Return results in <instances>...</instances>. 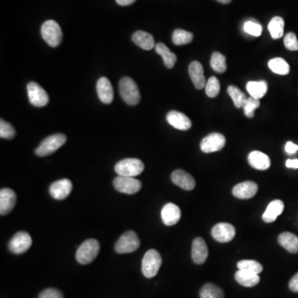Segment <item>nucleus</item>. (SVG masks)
Here are the masks:
<instances>
[{
    "instance_id": "nucleus-1",
    "label": "nucleus",
    "mask_w": 298,
    "mask_h": 298,
    "mask_svg": "<svg viewBox=\"0 0 298 298\" xmlns=\"http://www.w3.org/2000/svg\"><path fill=\"white\" fill-rule=\"evenodd\" d=\"M120 93L125 103L136 106L140 103L141 96L138 84L130 77H124L120 82Z\"/></svg>"
},
{
    "instance_id": "nucleus-2",
    "label": "nucleus",
    "mask_w": 298,
    "mask_h": 298,
    "mask_svg": "<svg viewBox=\"0 0 298 298\" xmlns=\"http://www.w3.org/2000/svg\"><path fill=\"white\" fill-rule=\"evenodd\" d=\"M100 250L99 241L94 238H90L82 244L77 250L76 260L80 264H88L97 257Z\"/></svg>"
},
{
    "instance_id": "nucleus-3",
    "label": "nucleus",
    "mask_w": 298,
    "mask_h": 298,
    "mask_svg": "<svg viewBox=\"0 0 298 298\" xmlns=\"http://www.w3.org/2000/svg\"><path fill=\"white\" fill-rule=\"evenodd\" d=\"M41 34L44 41L52 48H56L62 41V31L60 25L54 20H48L41 28Z\"/></svg>"
},
{
    "instance_id": "nucleus-4",
    "label": "nucleus",
    "mask_w": 298,
    "mask_h": 298,
    "mask_svg": "<svg viewBox=\"0 0 298 298\" xmlns=\"http://www.w3.org/2000/svg\"><path fill=\"white\" fill-rule=\"evenodd\" d=\"M114 170L118 176L135 178L144 172V164L140 159L126 158L116 164Z\"/></svg>"
},
{
    "instance_id": "nucleus-5",
    "label": "nucleus",
    "mask_w": 298,
    "mask_h": 298,
    "mask_svg": "<svg viewBox=\"0 0 298 298\" xmlns=\"http://www.w3.org/2000/svg\"><path fill=\"white\" fill-rule=\"evenodd\" d=\"M66 142V136L63 134L50 135L42 140L38 148L35 150V154L39 156H48L65 144Z\"/></svg>"
},
{
    "instance_id": "nucleus-6",
    "label": "nucleus",
    "mask_w": 298,
    "mask_h": 298,
    "mask_svg": "<svg viewBox=\"0 0 298 298\" xmlns=\"http://www.w3.org/2000/svg\"><path fill=\"white\" fill-rule=\"evenodd\" d=\"M162 262L161 255L156 250H148L142 260V274L148 278L156 276L161 268Z\"/></svg>"
},
{
    "instance_id": "nucleus-7",
    "label": "nucleus",
    "mask_w": 298,
    "mask_h": 298,
    "mask_svg": "<svg viewBox=\"0 0 298 298\" xmlns=\"http://www.w3.org/2000/svg\"><path fill=\"white\" fill-rule=\"evenodd\" d=\"M140 240L134 231H127L120 236L114 248L118 254H130L140 248Z\"/></svg>"
},
{
    "instance_id": "nucleus-8",
    "label": "nucleus",
    "mask_w": 298,
    "mask_h": 298,
    "mask_svg": "<svg viewBox=\"0 0 298 298\" xmlns=\"http://www.w3.org/2000/svg\"><path fill=\"white\" fill-rule=\"evenodd\" d=\"M114 186L120 192L132 195L140 192L142 183L134 178L118 176L114 180Z\"/></svg>"
},
{
    "instance_id": "nucleus-9",
    "label": "nucleus",
    "mask_w": 298,
    "mask_h": 298,
    "mask_svg": "<svg viewBox=\"0 0 298 298\" xmlns=\"http://www.w3.org/2000/svg\"><path fill=\"white\" fill-rule=\"evenodd\" d=\"M29 101L36 107H44L49 102V96L46 90L36 82H29L26 86Z\"/></svg>"
},
{
    "instance_id": "nucleus-10",
    "label": "nucleus",
    "mask_w": 298,
    "mask_h": 298,
    "mask_svg": "<svg viewBox=\"0 0 298 298\" xmlns=\"http://www.w3.org/2000/svg\"><path fill=\"white\" fill-rule=\"evenodd\" d=\"M31 236L26 231H20L15 234L8 244V248L15 254H21L31 248Z\"/></svg>"
},
{
    "instance_id": "nucleus-11",
    "label": "nucleus",
    "mask_w": 298,
    "mask_h": 298,
    "mask_svg": "<svg viewBox=\"0 0 298 298\" xmlns=\"http://www.w3.org/2000/svg\"><path fill=\"white\" fill-rule=\"evenodd\" d=\"M226 137L220 132H212L202 140L200 149L204 154L222 150L226 145Z\"/></svg>"
},
{
    "instance_id": "nucleus-12",
    "label": "nucleus",
    "mask_w": 298,
    "mask_h": 298,
    "mask_svg": "<svg viewBox=\"0 0 298 298\" xmlns=\"http://www.w3.org/2000/svg\"><path fill=\"white\" fill-rule=\"evenodd\" d=\"M236 230L232 224L219 223L212 228V236L220 243H228L236 236Z\"/></svg>"
},
{
    "instance_id": "nucleus-13",
    "label": "nucleus",
    "mask_w": 298,
    "mask_h": 298,
    "mask_svg": "<svg viewBox=\"0 0 298 298\" xmlns=\"http://www.w3.org/2000/svg\"><path fill=\"white\" fill-rule=\"evenodd\" d=\"M50 194L54 199L64 200L70 195L72 190V183L69 179H60L50 185Z\"/></svg>"
},
{
    "instance_id": "nucleus-14",
    "label": "nucleus",
    "mask_w": 298,
    "mask_h": 298,
    "mask_svg": "<svg viewBox=\"0 0 298 298\" xmlns=\"http://www.w3.org/2000/svg\"><path fill=\"white\" fill-rule=\"evenodd\" d=\"M17 202V196L10 188L0 190V214L5 216L12 212Z\"/></svg>"
},
{
    "instance_id": "nucleus-15",
    "label": "nucleus",
    "mask_w": 298,
    "mask_h": 298,
    "mask_svg": "<svg viewBox=\"0 0 298 298\" xmlns=\"http://www.w3.org/2000/svg\"><path fill=\"white\" fill-rule=\"evenodd\" d=\"M171 179L175 185L186 190H192L195 188L196 180L192 176L186 172L178 169L172 174Z\"/></svg>"
},
{
    "instance_id": "nucleus-16",
    "label": "nucleus",
    "mask_w": 298,
    "mask_h": 298,
    "mask_svg": "<svg viewBox=\"0 0 298 298\" xmlns=\"http://www.w3.org/2000/svg\"><path fill=\"white\" fill-rule=\"evenodd\" d=\"M208 254L209 251L206 241L200 237L196 238L193 240L192 248V257L194 262L196 264H204L208 257Z\"/></svg>"
},
{
    "instance_id": "nucleus-17",
    "label": "nucleus",
    "mask_w": 298,
    "mask_h": 298,
    "mask_svg": "<svg viewBox=\"0 0 298 298\" xmlns=\"http://www.w3.org/2000/svg\"><path fill=\"white\" fill-rule=\"evenodd\" d=\"M166 121L168 122L169 124L172 125L176 130L186 131V130H190L192 128V121L190 118L184 114L178 111H170L166 114Z\"/></svg>"
},
{
    "instance_id": "nucleus-18",
    "label": "nucleus",
    "mask_w": 298,
    "mask_h": 298,
    "mask_svg": "<svg viewBox=\"0 0 298 298\" xmlns=\"http://www.w3.org/2000/svg\"><path fill=\"white\" fill-rule=\"evenodd\" d=\"M180 210L174 203H168L162 209V220L168 226H174L180 219Z\"/></svg>"
},
{
    "instance_id": "nucleus-19",
    "label": "nucleus",
    "mask_w": 298,
    "mask_h": 298,
    "mask_svg": "<svg viewBox=\"0 0 298 298\" xmlns=\"http://www.w3.org/2000/svg\"><path fill=\"white\" fill-rule=\"evenodd\" d=\"M258 192V185L254 182H244L233 188V195L238 199H250L254 198Z\"/></svg>"
},
{
    "instance_id": "nucleus-20",
    "label": "nucleus",
    "mask_w": 298,
    "mask_h": 298,
    "mask_svg": "<svg viewBox=\"0 0 298 298\" xmlns=\"http://www.w3.org/2000/svg\"><path fill=\"white\" fill-rule=\"evenodd\" d=\"M97 94L101 102L110 104L114 99V89L110 82L106 77H101L97 82Z\"/></svg>"
},
{
    "instance_id": "nucleus-21",
    "label": "nucleus",
    "mask_w": 298,
    "mask_h": 298,
    "mask_svg": "<svg viewBox=\"0 0 298 298\" xmlns=\"http://www.w3.org/2000/svg\"><path fill=\"white\" fill-rule=\"evenodd\" d=\"M189 74L196 88L202 90L206 87V80L204 77V69L199 62H192L189 66Z\"/></svg>"
},
{
    "instance_id": "nucleus-22",
    "label": "nucleus",
    "mask_w": 298,
    "mask_h": 298,
    "mask_svg": "<svg viewBox=\"0 0 298 298\" xmlns=\"http://www.w3.org/2000/svg\"><path fill=\"white\" fill-rule=\"evenodd\" d=\"M248 164L254 168L264 171L270 168L271 166V161L270 156L264 154L262 152L252 151L248 154Z\"/></svg>"
},
{
    "instance_id": "nucleus-23",
    "label": "nucleus",
    "mask_w": 298,
    "mask_h": 298,
    "mask_svg": "<svg viewBox=\"0 0 298 298\" xmlns=\"http://www.w3.org/2000/svg\"><path fill=\"white\" fill-rule=\"evenodd\" d=\"M284 210V203L280 200H275L270 202L267 209L262 214V220L266 223L275 222L278 216L282 213Z\"/></svg>"
},
{
    "instance_id": "nucleus-24",
    "label": "nucleus",
    "mask_w": 298,
    "mask_h": 298,
    "mask_svg": "<svg viewBox=\"0 0 298 298\" xmlns=\"http://www.w3.org/2000/svg\"><path fill=\"white\" fill-rule=\"evenodd\" d=\"M132 40L137 46L144 50H152L155 48V41L152 35L144 31H137L132 34Z\"/></svg>"
},
{
    "instance_id": "nucleus-25",
    "label": "nucleus",
    "mask_w": 298,
    "mask_h": 298,
    "mask_svg": "<svg viewBox=\"0 0 298 298\" xmlns=\"http://www.w3.org/2000/svg\"><path fill=\"white\" fill-rule=\"evenodd\" d=\"M236 280L238 284L246 288H252L260 282V278L258 274L250 272L247 270H238L236 274Z\"/></svg>"
},
{
    "instance_id": "nucleus-26",
    "label": "nucleus",
    "mask_w": 298,
    "mask_h": 298,
    "mask_svg": "<svg viewBox=\"0 0 298 298\" xmlns=\"http://www.w3.org/2000/svg\"><path fill=\"white\" fill-rule=\"evenodd\" d=\"M279 244L292 254L298 252V237L290 232L280 234L278 238Z\"/></svg>"
},
{
    "instance_id": "nucleus-27",
    "label": "nucleus",
    "mask_w": 298,
    "mask_h": 298,
    "mask_svg": "<svg viewBox=\"0 0 298 298\" xmlns=\"http://www.w3.org/2000/svg\"><path fill=\"white\" fill-rule=\"evenodd\" d=\"M155 50L158 54L161 56L166 68H169V69L174 68L178 58H176V56L174 52H172L170 49L165 44L159 42L155 46Z\"/></svg>"
},
{
    "instance_id": "nucleus-28",
    "label": "nucleus",
    "mask_w": 298,
    "mask_h": 298,
    "mask_svg": "<svg viewBox=\"0 0 298 298\" xmlns=\"http://www.w3.org/2000/svg\"><path fill=\"white\" fill-rule=\"evenodd\" d=\"M246 89L250 96L255 99H262L268 90L267 82L265 80L260 82H250L247 83Z\"/></svg>"
},
{
    "instance_id": "nucleus-29",
    "label": "nucleus",
    "mask_w": 298,
    "mask_h": 298,
    "mask_svg": "<svg viewBox=\"0 0 298 298\" xmlns=\"http://www.w3.org/2000/svg\"><path fill=\"white\" fill-rule=\"evenodd\" d=\"M200 298H224V292L220 286L212 284H206L200 291Z\"/></svg>"
},
{
    "instance_id": "nucleus-30",
    "label": "nucleus",
    "mask_w": 298,
    "mask_h": 298,
    "mask_svg": "<svg viewBox=\"0 0 298 298\" xmlns=\"http://www.w3.org/2000/svg\"><path fill=\"white\" fill-rule=\"evenodd\" d=\"M284 20L281 17L272 18L268 24V30L274 39L281 38L284 34Z\"/></svg>"
},
{
    "instance_id": "nucleus-31",
    "label": "nucleus",
    "mask_w": 298,
    "mask_h": 298,
    "mask_svg": "<svg viewBox=\"0 0 298 298\" xmlns=\"http://www.w3.org/2000/svg\"><path fill=\"white\" fill-rule=\"evenodd\" d=\"M268 68L272 72L278 74H288L290 72V66L288 63L282 58H274L270 60Z\"/></svg>"
},
{
    "instance_id": "nucleus-32",
    "label": "nucleus",
    "mask_w": 298,
    "mask_h": 298,
    "mask_svg": "<svg viewBox=\"0 0 298 298\" xmlns=\"http://www.w3.org/2000/svg\"><path fill=\"white\" fill-rule=\"evenodd\" d=\"M193 34L183 29H176L172 34V42L176 46L190 44L193 40Z\"/></svg>"
},
{
    "instance_id": "nucleus-33",
    "label": "nucleus",
    "mask_w": 298,
    "mask_h": 298,
    "mask_svg": "<svg viewBox=\"0 0 298 298\" xmlns=\"http://www.w3.org/2000/svg\"><path fill=\"white\" fill-rule=\"evenodd\" d=\"M210 66L216 72H224L227 69L226 56L218 52L213 53L210 60Z\"/></svg>"
},
{
    "instance_id": "nucleus-34",
    "label": "nucleus",
    "mask_w": 298,
    "mask_h": 298,
    "mask_svg": "<svg viewBox=\"0 0 298 298\" xmlns=\"http://www.w3.org/2000/svg\"><path fill=\"white\" fill-rule=\"evenodd\" d=\"M227 92L233 100L234 104L236 108H242L244 104L247 100L246 94H244L243 92H241L238 87L234 86H230L228 87Z\"/></svg>"
},
{
    "instance_id": "nucleus-35",
    "label": "nucleus",
    "mask_w": 298,
    "mask_h": 298,
    "mask_svg": "<svg viewBox=\"0 0 298 298\" xmlns=\"http://www.w3.org/2000/svg\"><path fill=\"white\" fill-rule=\"evenodd\" d=\"M238 270H247L255 274H260L262 272V265L255 260H241L237 264Z\"/></svg>"
},
{
    "instance_id": "nucleus-36",
    "label": "nucleus",
    "mask_w": 298,
    "mask_h": 298,
    "mask_svg": "<svg viewBox=\"0 0 298 298\" xmlns=\"http://www.w3.org/2000/svg\"><path fill=\"white\" fill-rule=\"evenodd\" d=\"M220 84L216 77L212 76L207 80L206 84V93L210 98H214L219 94Z\"/></svg>"
},
{
    "instance_id": "nucleus-37",
    "label": "nucleus",
    "mask_w": 298,
    "mask_h": 298,
    "mask_svg": "<svg viewBox=\"0 0 298 298\" xmlns=\"http://www.w3.org/2000/svg\"><path fill=\"white\" fill-rule=\"evenodd\" d=\"M260 106V100L255 99V98L250 96V98H247L242 108H244V114L248 118H252L254 116L255 110L258 108Z\"/></svg>"
},
{
    "instance_id": "nucleus-38",
    "label": "nucleus",
    "mask_w": 298,
    "mask_h": 298,
    "mask_svg": "<svg viewBox=\"0 0 298 298\" xmlns=\"http://www.w3.org/2000/svg\"><path fill=\"white\" fill-rule=\"evenodd\" d=\"M16 135V131L12 124L4 120H0V137L5 140H12Z\"/></svg>"
},
{
    "instance_id": "nucleus-39",
    "label": "nucleus",
    "mask_w": 298,
    "mask_h": 298,
    "mask_svg": "<svg viewBox=\"0 0 298 298\" xmlns=\"http://www.w3.org/2000/svg\"><path fill=\"white\" fill-rule=\"evenodd\" d=\"M244 31L250 35L254 36H258L262 34V26L257 22L252 21H248L244 25Z\"/></svg>"
},
{
    "instance_id": "nucleus-40",
    "label": "nucleus",
    "mask_w": 298,
    "mask_h": 298,
    "mask_svg": "<svg viewBox=\"0 0 298 298\" xmlns=\"http://www.w3.org/2000/svg\"><path fill=\"white\" fill-rule=\"evenodd\" d=\"M284 45L290 50H298V40L296 34L289 32L284 38Z\"/></svg>"
},
{
    "instance_id": "nucleus-41",
    "label": "nucleus",
    "mask_w": 298,
    "mask_h": 298,
    "mask_svg": "<svg viewBox=\"0 0 298 298\" xmlns=\"http://www.w3.org/2000/svg\"><path fill=\"white\" fill-rule=\"evenodd\" d=\"M38 298H63V294L58 289H45L39 294Z\"/></svg>"
},
{
    "instance_id": "nucleus-42",
    "label": "nucleus",
    "mask_w": 298,
    "mask_h": 298,
    "mask_svg": "<svg viewBox=\"0 0 298 298\" xmlns=\"http://www.w3.org/2000/svg\"><path fill=\"white\" fill-rule=\"evenodd\" d=\"M289 288L294 292H298V272L295 274L289 282Z\"/></svg>"
},
{
    "instance_id": "nucleus-43",
    "label": "nucleus",
    "mask_w": 298,
    "mask_h": 298,
    "mask_svg": "<svg viewBox=\"0 0 298 298\" xmlns=\"http://www.w3.org/2000/svg\"><path fill=\"white\" fill-rule=\"evenodd\" d=\"M285 151L289 154H294L298 151V145L292 142H288L285 145Z\"/></svg>"
},
{
    "instance_id": "nucleus-44",
    "label": "nucleus",
    "mask_w": 298,
    "mask_h": 298,
    "mask_svg": "<svg viewBox=\"0 0 298 298\" xmlns=\"http://www.w3.org/2000/svg\"><path fill=\"white\" fill-rule=\"evenodd\" d=\"M286 166L288 168H298V159H288V160H286Z\"/></svg>"
},
{
    "instance_id": "nucleus-45",
    "label": "nucleus",
    "mask_w": 298,
    "mask_h": 298,
    "mask_svg": "<svg viewBox=\"0 0 298 298\" xmlns=\"http://www.w3.org/2000/svg\"><path fill=\"white\" fill-rule=\"evenodd\" d=\"M116 1L120 6H128L136 2V0H116Z\"/></svg>"
},
{
    "instance_id": "nucleus-46",
    "label": "nucleus",
    "mask_w": 298,
    "mask_h": 298,
    "mask_svg": "<svg viewBox=\"0 0 298 298\" xmlns=\"http://www.w3.org/2000/svg\"><path fill=\"white\" fill-rule=\"evenodd\" d=\"M216 1L222 2V4H230L232 0H216Z\"/></svg>"
}]
</instances>
